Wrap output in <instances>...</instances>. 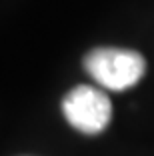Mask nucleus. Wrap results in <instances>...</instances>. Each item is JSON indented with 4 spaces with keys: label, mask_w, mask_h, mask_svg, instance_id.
Listing matches in <instances>:
<instances>
[{
    "label": "nucleus",
    "mask_w": 154,
    "mask_h": 156,
    "mask_svg": "<svg viewBox=\"0 0 154 156\" xmlns=\"http://www.w3.org/2000/svg\"><path fill=\"white\" fill-rule=\"evenodd\" d=\"M84 70L106 90L122 92L132 88L146 72V60L130 48L100 46L84 56Z\"/></svg>",
    "instance_id": "f257e3e1"
},
{
    "label": "nucleus",
    "mask_w": 154,
    "mask_h": 156,
    "mask_svg": "<svg viewBox=\"0 0 154 156\" xmlns=\"http://www.w3.org/2000/svg\"><path fill=\"white\" fill-rule=\"evenodd\" d=\"M62 114L72 128L94 136L102 132L112 120V102L104 90L80 84L62 98Z\"/></svg>",
    "instance_id": "f03ea898"
}]
</instances>
